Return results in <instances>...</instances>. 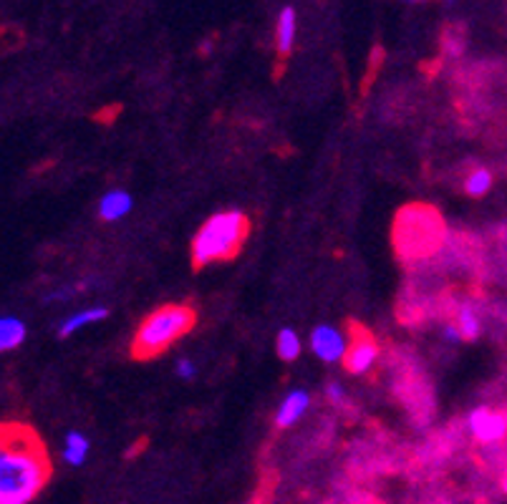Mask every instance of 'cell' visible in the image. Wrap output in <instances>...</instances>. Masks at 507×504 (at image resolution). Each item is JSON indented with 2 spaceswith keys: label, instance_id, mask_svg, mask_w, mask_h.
<instances>
[{
  "label": "cell",
  "instance_id": "8",
  "mask_svg": "<svg viewBox=\"0 0 507 504\" xmlns=\"http://www.w3.org/2000/svg\"><path fill=\"white\" fill-rule=\"evenodd\" d=\"M308 406H311L308 391H303V388L291 391V394L281 401L278 411H275V427H278V429H291L295 421H301V417L308 411Z\"/></svg>",
  "mask_w": 507,
  "mask_h": 504
},
{
  "label": "cell",
  "instance_id": "19",
  "mask_svg": "<svg viewBox=\"0 0 507 504\" xmlns=\"http://www.w3.org/2000/svg\"><path fill=\"white\" fill-rule=\"evenodd\" d=\"M326 394H328V398L336 401V404H341V401H344V386H341V384H328Z\"/></svg>",
  "mask_w": 507,
  "mask_h": 504
},
{
  "label": "cell",
  "instance_id": "2",
  "mask_svg": "<svg viewBox=\"0 0 507 504\" xmlns=\"http://www.w3.org/2000/svg\"><path fill=\"white\" fill-rule=\"evenodd\" d=\"M250 235V220L240 210H222L202 222L192 240V268L205 270L215 262L238 258Z\"/></svg>",
  "mask_w": 507,
  "mask_h": 504
},
{
  "label": "cell",
  "instance_id": "14",
  "mask_svg": "<svg viewBox=\"0 0 507 504\" xmlns=\"http://www.w3.org/2000/svg\"><path fill=\"white\" fill-rule=\"evenodd\" d=\"M454 325L460 328V335H462L464 341H477V338H480V331H482L480 315H477V311L470 303H462V305L457 308V323H454Z\"/></svg>",
  "mask_w": 507,
  "mask_h": 504
},
{
  "label": "cell",
  "instance_id": "10",
  "mask_svg": "<svg viewBox=\"0 0 507 504\" xmlns=\"http://www.w3.org/2000/svg\"><path fill=\"white\" fill-rule=\"evenodd\" d=\"M295 33H298V15L293 5H285L278 13V21H275V48L278 54L288 56L295 46Z\"/></svg>",
  "mask_w": 507,
  "mask_h": 504
},
{
  "label": "cell",
  "instance_id": "21",
  "mask_svg": "<svg viewBox=\"0 0 507 504\" xmlns=\"http://www.w3.org/2000/svg\"><path fill=\"white\" fill-rule=\"evenodd\" d=\"M407 3H419V0H407Z\"/></svg>",
  "mask_w": 507,
  "mask_h": 504
},
{
  "label": "cell",
  "instance_id": "15",
  "mask_svg": "<svg viewBox=\"0 0 507 504\" xmlns=\"http://www.w3.org/2000/svg\"><path fill=\"white\" fill-rule=\"evenodd\" d=\"M275 351L281 355L283 361H295L301 355V338L293 328H281L278 333V341H275Z\"/></svg>",
  "mask_w": 507,
  "mask_h": 504
},
{
  "label": "cell",
  "instance_id": "20",
  "mask_svg": "<svg viewBox=\"0 0 507 504\" xmlns=\"http://www.w3.org/2000/svg\"><path fill=\"white\" fill-rule=\"evenodd\" d=\"M502 489H505V494H507V472H505V477H502Z\"/></svg>",
  "mask_w": 507,
  "mask_h": 504
},
{
  "label": "cell",
  "instance_id": "7",
  "mask_svg": "<svg viewBox=\"0 0 507 504\" xmlns=\"http://www.w3.org/2000/svg\"><path fill=\"white\" fill-rule=\"evenodd\" d=\"M346 345H348L346 333L334 328V325H316L314 333H311V348H314V354L321 361H326V364L344 361Z\"/></svg>",
  "mask_w": 507,
  "mask_h": 504
},
{
  "label": "cell",
  "instance_id": "17",
  "mask_svg": "<svg viewBox=\"0 0 507 504\" xmlns=\"http://www.w3.org/2000/svg\"><path fill=\"white\" fill-rule=\"evenodd\" d=\"M194 374H197L194 361H190V358H180V361H177V375H180V378L190 381V378H194Z\"/></svg>",
  "mask_w": 507,
  "mask_h": 504
},
{
  "label": "cell",
  "instance_id": "18",
  "mask_svg": "<svg viewBox=\"0 0 507 504\" xmlns=\"http://www.w3.org/2000/svg\"><path fill=\"white\" fill-rule=\"evenodd\" d=\"M442 335H444V341H447V344H460V341H462V335H460V328H457L454 323H447V325H444Z\"/></svg>",
  "mask_w": 507,
  "mask_h": 504
},
{
  "label": "cell",
  "instance_id": "16",
  "mask_svg": "<svg viewBox=\"0 0 507 504\" xmlns=\"http://www.w3.org/2000/svg\"><path fill=\"white\" fill-rule=\"evenodd\" d=\"M490 190H492V174L487 172V170H475V172L467 174L464 192L470 194V197H485Z\"/></svg>",
  "mask_w": 507,
  "mask_h": 504
},
{
  "label": "cell",
  "instance_id": "9",
  "mask_svg": "<svg viewBox=\"0 0 507 504\" xmlns=\"http://www.w3.org/2000/svg\"><path fill=\"white\" fill-rule=\"evenodd\" d=\"M131 207H134V200H131L129 192L111 190V192H107L98 200V217L104 222H117V220H124V217L129 215Z\"/></svg>",
  "mask_w": 507,
  "mask_h": 504
},
{
  "label": "cell",
  "instance_id": "12",
  "mask_svg": "<svg viewBox=\"0 0 507 504\" xmlns=\"http://www.w3.org/2000/svg\"><path fill=\"white\" fill-rule=\"evenodd\" d=\"M26 323L16 315H0V354L16 351L26 341Z\"/></svg>",
  "mask_w": 507,
  "mask_h": 504
},
{
  "label": "cell",
  "instance_id": "4",
  "mask_svg": "<svg viewBox=\"0 0 507 504\" xmlns=\"http://www.w3.org/2000/svg\"><path fill=\"white\" fill-rule=\"evenodd\" d=\"M442 235V222L427 207H404L394 222V245L404 258H419L421 252L432 250Z\"/></svg>",
  "mask_w": 507,
  "mask_h": 504
},
{
  "label": "cell",
  "instance_id": "1",
  "mask_svg": "<svg viewBox=\"0 0 507 504\" xmlns=\"http://www.w3.org/2000/svg\"><path fill=\"white\" fill-rule=\"evenodd\" d=\"M54 477L41 434L26 421H0V504H31Z\"/></svg>",
  "mask_w": 507,
  "mask_h": 504
},
{
  "label": "cell",
  "instance_id": "5",
  "mask_svg": "<svg viewBox=\"0 0 507 504\" xmlns=\"http://www.w3.org/2000/svg\"><path fill=\"white\" fill-rule=\"evenodd\" d=\"M378 361V344L374 333L364 328L361 323L348 325V345H346L344 365L348 374L367 375Z\"/></svg>",
  "mask_w": 507,
  "mask_h": 504
},
{
  "label": "cell",
  "instance_id": "13",
  "mask_svg": "<svg viewBox=\"0 0 507 504\" xmlns=\"http://www.w3.org/2000/svg\"><path fill=\"white\" fill-rule=\"evenodd\" d=\"M88 451H91V444H88V439L81 434V431H68V434H66V441H64L66 464H71V467H81V464H87Z\"/></svg>",
  "mask_w": 507,
  "mask_h": 504
},
{
  "label": "cell",
  "instance_id": "11",
  "mask_svg": "<svg viewBox=\"0 0 507 504\" xmlns=\"http://www.w3.org/2000/svg\"><path fill=\"white\" fill-rule=\"evenodd\" d=\"M107 315L109 308H104V305H94V308H84V311L74 313V315H68L66 321H61V325H58V338H68V335H74V333L87 328V325L104 321Z\"/></svg>",
  "mask_w": 507,
  "mask_h": 504
},
{
  "label": "cell",
  "instance_id": "6",
  "mask_svg": "<svg viewBox=\"0 0 507 504\" xmlns=\"http://www.w3.org/2000/svg\"><path fill=\"white\" fill-rule=\"evenodd\" d=\"M467 427L480 444H497L507 437V417L502 411H495L490 406H477L467 417Z\"/></svg>",
  "mask_w": 507,
  "mask_h": 504
},
{
  "label": "cell",
  "instance_id": "3",
  "mask_svg": "<svg viewBox=\"0 0 507 504\" xmlns=\"http://www.w3.org/2000/svg\"><path fill=\"white\" fill-rule=\"evenodd\" d=\"M197 325V313L187 303H167L151 311L131 341V358L150 361L157 355L167 354L177 341H182L187 333Z\"/></svg>",
  "mask_w": 507,
  "mask_h": 504
}]
</instances>
